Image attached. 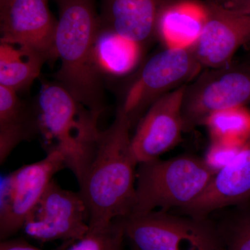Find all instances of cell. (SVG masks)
<instances>
[{
    "label": "cell",
    "instance_id": "23",
    "mask_svg": "<svg viewBox=\"0 0 250 250\" xmlns=\"http://www.w3.org/2000/svg\"><path fill=\"white\" fill-rule=\"evenodd\" d=\"M0 250H41L21 239H6L0 243Z\"/></svg>",
    "mask_w": 250,
    "mask_h": 250
},
{
    "label": "cell",
    "instance_id": "10",
    "mask_svg": "<svg viewBox=\"0 0 250 250\" xmlns=\"http://www.w3.org/2000/svg\"><path fill=\"white\" fill-rule=\"evenodd\" d=\"M48 0H0V42L24 46L57 60L55 35L58 21Z\"/></svg>",
    "mask_w": 250,
    "mask_h": 250
},
{
    "label": "cell",
    "instance_id": "20",
    "mask_svg": "<svg viewBox=\"0 0 250 250\" xmlns=\"http://www.w3.org/2000/svg\"><path fill=\"white\" fill-rule=\"evenodd\" d=\"M215 221L223 250H250V207L248 203Z\"/></svg>",
    "mask_w": 250,
    "mask_h": 250
},
{
    "label": "cell",
    "instance_id": "24",
    "mask_svg": "<svg viewBox=\"0 0 250 250\" xmlns=\"http://www.w3.org/2000/svg\"><path fill=\"white\" fill-rule=\"evenodd\" d=\"M225 7L234 10L241 14L250 15V0H241Z\"/></svg>",
    "mask_w": 250,
    "mask_h": 250
},
{
    "label": "cell",
    "instance_id": "2",
    "mask_svg": "<svg viewBox=\"0 0 250 250\" xmlns=\"http://www.w3.org/2000/svg\"><path fill=\"white\" fill-rule=\"evenodd\" d=\"M59 18L55 53L61 65L54 75L79 103L100 118L106 108L104 75L94 55L100 18L95 0H57Z\"/></svg>",
    "mask_w": 250,
    "mask_h": 250
},
{
    "label": "cell",
    "instance_id": "25",
    "mask_svg": "<svg viewBox=\"0 0 250 250\" xmlns=\"http://www.w3.org/2000/svg\"><path fill=\"white\" fill-rule=\"evenodd\" d=\"M208 1H214L225 6H228L229 5L233 4V3L238 2L241 0H208Z\"/></svg>",
    "mask_w": 250,
    "mask_h": 250
},
{
    "label": "cell",
    "instance_id": "3",
    "mask_svg": "<svg viewBox=\"0 0 250 250\" xmlns=\"http://www.w3.org/2000/svg\"><path fill=\"white\" fill-rule=\"evenodd\" d=\"M32 106L47 151L62 149L66 155L67 168L80 182L96 149L100 118L57 82L44 83Z\"/></svg>",
    "mask_w": 250,
    "mask_h": 250
},
{
    "label": "cell",
    "instance_id": "7",
    "mask_svg": "<svg viewBox=\"0 0 250 250\" xmlns=\"http://www.w3.org/2000/svg\"><path fill=\"white\" fill-rule=\"evenodd\" d=\"M250 103V62L206 68L184 92V132L192 131L215 113Z\"/></svg>",
    "mask_w": 250,
    "mask_h": 250
},
{
    "label": "cell",
    "instance_id": "19",
    "mask_svg": "<svg viewBox=\"0 0 250 250\" xmlns=\"http://www.w3.org/2000/svg\"><path fill=\"white\" fill-rule=\"evenodd\" d=\"M203 125L211 142L242 147L250 137V111L246 106L222 110L210 115Z\"/></svg>",
    "mask_w": 250,
    "mask_h": 250
},
{
    "label": "cell",
    "instance_id": "18",
    "mask_svg": "<svg viewBox=\"0 0 250 250\" xmlns=\"http://www.w3.org/2000/svg\"><path fill=\"white\" fill-rule=\"evenodd\" d=\"M47 62V57L34 49L0 42V85L18 93L25 91Z\"/></svg>",
    "mask_w": 250,
    "mask_h": 250
},
{
    "label": "cell",
    "instance_id": "13",
    "mask_svg": "<svg viewBox=\"0 0 250 250\" xmlns=\"http://www.w3.org/2000/svg\"><path fill=\"white\" fill-rule=\"evenodd\" d=\"M250 201V137L234 159L215 174L195 201L173 212L196 218H208L215 212Z\"/></svg>",
    "mask_w": 250,
    "mask_h": 250
},
{
    "label": "cell",
    "instance_id": "8",
    "mask_svg": "<svg viewBox=\"0 0 250 250\" xmlns=\"http://www.w3.org/2000/svg\"><path fill=\"white\" fill-rule=\"evenodd\" d=\"M67 167L65 153L58 147L45 158L27 164L1 179L0 239H9L22 229L24 223L45 193L56 173Z\"/></svg>",
    "mask_w": 250,
    "mask_h": 250
},
{
    "label": "cell",
    "instance_id": "4",
    "mask_svg": "<svg viewBox=\"0 0 250 250\" xmlns=\"http://www.w3.org/2000/svg\"><path fill=\"white\" fill-rule=\"evenodd\" d=\"M216 173L204 159L190 155L140 164L129 216L182 209L201 195Z\"/></svg>",
    "mask_w": 250,
    "mask_h": 250
},
{
    "label": "cell",
    "instance_id": "11",
    "mask_svg": "<svg viewBox=\"0 0 250 250\" xmlns=\"http://www.w3.org/2000/svg\"><path fill=\"white\" fill-rule=\"evenodd\" d=\"M187 85L156 100L137 124L131 148L138 164L159 159L175 147L184 132L182 105Z\"/></svg>",
    "mask_w": 250,
    "mask_h": 250
},
{
    "label": "cell",
    "instance_id": "12",
    "mask_svg": "<svg viewBox=\"0 0 250 250\" xmlns=\"http://www.w3.org/2000/svg\"><path fill=\"white\" fill-rule=\"evenodd\" d=\"M206 6L207 22L192 50L204 68L227 66L237 50L250 41V15L214 1H208Z\"/></svg>",
    "mask_w": 250,
    "mask_h": 250
},
{
    "label": "cell",
    "instance_id": "17",
    "mask_svg": "<svg viewBox=\"0 0 250 250\" xmlns=\"http://www.w3.org/2000/svg\"><path fill=\"white\" fill-rule=\"evenodd\" d=\"M143 46L109 29L99 27L94 55L99 70L104 76L128 75L139 65Z\"/></svg>",
    "mask_w": 250,
    "mask_h": 250
},
{
    "label": "cell",
    "instance_id": "5",
    "mask_svg": "<svg viewBox=\"0 0 250 250\" xmlns=\"http://www.w3.org/2000/svg\"><path fill=\"white\" fill-rule=\"evenodd\" d=\"M121 220L130 250H223L210 217L156 210Z\"/></svg>",
    "mask_w": 250,
    "mask_h": 250
},
{
    "label": "cell",
    "instance_id": "15",
    "mask_svg": "<svg viewBox=\"0 0 250 250\" xmlns=\"http://www.w3.org/2000/svg\"><path fill=\"white\" fill-rule=\"evenodd\" d=\"M207 20L206 4L188 0L172 2L161 11L156 35L166 48H190L200 39Z\"/></svg>",
    "mask_w": 250,
    "mask_h": 250
},
{
    "label": "cell",
    "instance_id": "9",
    "mask_svg": "<svg viewBox=\"0 0 250 250\" xmlns=\"http://www.w3.org/2000/svg\"><path fill=\"white\" fill-rule=\"evenodd\" d=\"M27 236L41 242L82 239L89 230L86 206L80 192L62 188L50 182L24 223Z\"/></svg>",
    "mask_w": 250,
    "mask_h": 250
},
{
    "label": "cell",
    "instance_id": "1",
    "mask_svg": "<svg viewBox=\"0 0 250 250\" xmlns=\"http://www.w3.org/2000/svg\"><path fill=\"white\" fill-rule=\"evenodd\" d=\"M131 123L118 108L114 121L100 131L95 154L78 182L89 229L129 216L136 201V167L131 148Z\"/></svg>",
    "mask_w": 250,
    "mask_h": 250
},
{
    "label": "cell",
    "instance_id": "21",
    "mask_svg": "<svg viewBox=\"0 0 250 250\" xmlns=\"http://www.w3.org/2000/svg\"><path fill=\"white\" fill-rule=\"evenodd\" d=\"M124 228L121 218L97 229H89L82 239L65 250H124Z\"/></svg>",
    "mask_w": 250,
    "mask_h": 250
},
{
    "label": "cell",
    "instance_id": "14",
    "mask_svg": "<svg viewBox=\"0 0 250 250\" xmlns=\"http://www.w3.org/2000/svg\"><path fill=\"white\" fill-rule=\"evenodd\" d=\"M171 0H101L100 26L144 47L157 34L163 9Z\"/></svg>",
    "mask_w": 250,
    "mask_h": 250
},
{
    "label": "cell",
    "instance_id": "16",
    "mask_svg": "<svg viewBox=\"0 0 250 250\" xmlns=\"http://www.w3.org/2000/svg\"><path fill=\"white\" fill-rule=\"evenodd\" d=\"M32 103L21 100L17 92L0 85V164L23 141L39 135Z\"/></svg>",
    "mask_w": 250,
    "mask_h": 250
},
{
    "label": "cell",
    "instance_id": "6",
    "mask_svg": "<svg viewBox=\"0 0 250 250\" xmlns=\"http://www.w3.org/2000/svg\"><path fill=\"white\" fill-rule=\"evenodd\" d=\"M202 68L192 47L166 48L152 56L138 71L123 94L118 108L134 126L156 100L188 84Z\"/></svg>",
    "mask_w": 250,
    "mask_h": 250
},
{
    "label": "cell",
    "instance_id": "22",
    "mask_svg": "<svg viewBox=\"0 0 250 250\" xmlns=\"http://www.w3.org/2000/svg\"><path fill=\"white\" fill-rule=\"evenodd\" d=\"M242 147H233L223 143L211 142L204 157V160L210 168L218 172L229 165L236 158Z\"/></svg>",
    "mask_w": 250,
    "mask_h": 250
}]
</instances>
